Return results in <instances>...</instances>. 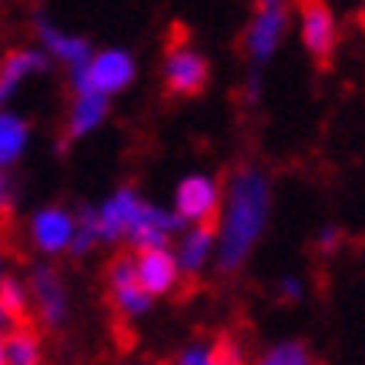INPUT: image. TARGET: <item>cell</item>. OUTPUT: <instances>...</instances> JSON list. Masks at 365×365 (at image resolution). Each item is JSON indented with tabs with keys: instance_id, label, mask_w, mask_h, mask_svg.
<instances>
[{
	"instance_id": "obj_1",
	"label": "cell",
	"mask_w": 365,
	"mask_h": 365,
	"mask_svg": "<svg viewBox=\"0 0 365 365\" xmlns=\"http://www.w3.org/2000/svg\"><path fill=\"white\" fill-rule=\"evenodd\" d=\"M272 178L258 165L235 168L222 185V208L215 218V268L222 275H235L248 265L252 252L265 238L272 222Z\"/></svg>"
},
{
	"instance_id": "obj_2",
	"label": "cell",
	"mask_w": 365,
	"mask_h": 365,
	"mask_svg": "<svg viewBox=\"0 0 365 365\" xmlns=\"http://www.w3.org/2000/svg\"><path fill=\"white\" fill-rule=\"evenodd\" d=\"M138 81V61L128 47H98L81 67L71 71V91L74 94H98V98H118Z\"/></svg>"
},
{
	"instance_id": "obj_3",
	"label": "cell",
	"mask_w": 365,
	"mask_h": 365,
	"mask_svg": "<svg viewBox=\"0 0 365 365\" xmlns=\"http://www.w3.org/2000/svg\"><path fill=\"white\" fill-rule=\"evenodd\" d=\"M288 27H292V7L288 4H282V0L258 4L242 34V47L248 61L252 64H268L278 54V47L285 44Z\"/></svg>"
},
{
	"instance_id": "obj_4",
	"label": "cell",
	"mask_w": 365,
	"mask_h": 365,
	"mask_svg": "<svg viewBox=\"0 0 365 365\" xmlns=\"http://www.w3.org/2000/svg\"><path fill=\"white\" fill-rule=\"evenodd\" d=\"M222 208V181L208 171H188L175 185L171 195V215L185 225H215Z\"/></svg>"
},
{
	"instance_id": "obj_5",
	"label": "cell",
	"mask_w": 365,
	"mask_h": 365,
	"mask_svg": "<svg viewBox=\"0 0 365 365\" xmlns=\"http://www.w3.org/2000/svg\"><path fill=\"white\" fill-rule=\"evenodd\" d=\"M74 228H78V218L67 205H41V208L31 211L27 218V242L41 258H61V255H71V242H74Z\"/></svg>"
},
{
	"instance_id": "obj_6",
	"label": "cell",
	"mask_w": 365,
	"mask_h": 365,
	"mask_svg": "<svg viewBox=\"0 0 365 365\" xmlns=\"http://www.w3.org/2000/svg\"><path fill=\"white\" fill-rule=\"evenodd\" d=\"M27 292H31V312H37L44 329H61L71 319V288L54 265L34 268L27 278Z\"/></svg>"
},
{
	"instance_id": "obj_7",
	"label": "cell",
	"mask_w": 365,
	"mask_h": 365,
	"mask_svg": "<svg viewBox=\"0 0 365 365\" xmlns=\"http://www.w3.org/2000/svg\"><path fill=\"white\" fill-rule=\"evenodd\" d=\"M161 78H165V88L175 98H195V94H201V91L208 88L211 64L198 47L175 44V47H168L165 61H161Z\"/></svg>"
},
{
	"instance_id": "obj_8",
	"label": "cell",
	"mask_w": 365,
	"mask_h": 365,
	"mask_svg": "<svg viewBox=\"0 0 365 365\" xmlns=\"http://www.w3.org/2000/svg\"><path fill=\"white\" fill-rule=\"evenodd\" d=\"M104 278H108V295H111V305L121 319H144L155 302L148 299L134 278V258L131 252H121L114 255L108 268H104Z\"/></svg>"
},
{
	"instance_id": "obj_9",
	"label": "cell",
	"mask_w": 365,
	"mask_h": 365,
	"mask_svg": "<svg viewBox=\"0 0 365 365\" xmlns=\"http://www.w3.org/2000/svg\"><path fill=\"white\" fill-rule=\"evenodd\" d=\"M141 205H144V195L134 188V185H121V188H114L101 205H94L101 245H124L128 228L134 225V215L141 211Z\"/></svg>"
},
{
	"instance_id": "obj_10",
	"label": "cell",
	"mask_w": 365,
	"mask_h": 365,
	"mask_svg": "<svg viewBox=\"0 0 365 365\" xmlns=\"http://www.w3.org/2000/svg\"><path fill=\"white\" fill-rule=\"evenodd\" d=\"M181 228H185V225L171 215V208H161V205L144 198L141 211L134 215V225L128 228L124 245H131V255L151 252V248H171V242H175V235L181 232Z\"/></svg>"
},
{
	"instance_id": "obj_11",
	"label": "cell",
	"mask_w": 365,
	"mask_h": 365,
	"mask_svg": "<svg viewBox=\"0 0 365 365\" xmlns=\"http://www.w3.org/2000/svg\"><path fill=\"white\" fill-rule=\"evenodd\" d=\"M134 278L148 299H168L175 295L178 285H181V268L175 262V252L171 248H151V252H134Z\"/></svg>"
},
{
	"instance_id": "obj_12",
	"label": "cell",
	"mask_w": 365,
	"mask_h": 365,
	"mask_svg": "<svg viewBox=\"0 0 365 365\" xmlns=\"http://www.w3.org/2000/svg\"><path fill=\"white\" fill-rule=\"evenodd\" d=\"M34 34H37V47L44 51L47 61H57V64H64L67 71L81 67L91 57V51H94L84 34L67 31V27L47 21V17H37V21H34Z\"/></svg>"
},
{
	"instance_id": "obj_13",
	"label": "cell",
	"mask_w": 365,
	"mask_h": 365,
	"mask_svg": "<svg viewBox=\"0 0 365 365\" xmlns=\"http://www.w3.org/2000/svg\"><path fill=\"white\" fill-rule=\"evenodd\" d=\"M51 61L44 57V51L37 44H21L11 47L7 54L0 57V111L11 108V98L27 84L31 78H41Z\"/></svg>"
},
{
	"instance_id": "obj_14",
	"label": "cell",
	"mask_w": 365,
	"mask_h": 365,
	"mask_svg": "<svg viewBox=\"0 0 365 365\" xmlns=\"http://www.w3.org/2000/svg\"><path fill=\"white\" fill-rule=\"evenodd\" d=\"M299 41L315 61H329L339 44V21L329 4H302L299 7Z\"/></svg>"
},
{
	"instance_id": "obj_15",
	"label": "cell",
	"mask_w": 365,
	"mask_h": 365,
	"mask_svg": "<svg viewBox=\"0 0 365 365\" xmlns=\"http://www.w3.org/2000/svg\"><path fill=\"white\" fill-rule=\"evenodd\" d=\"M181 275H201L215 265V228L211 225H188L171 242Z\"/></svg>"
},
{
	"instance_id": "obj_16",
	"label": "cell",
	"mask_w": 365,
	"mask_h": 365,
	"mask_svg": "<svg viewBox=\"0 0 365 365\" xmlns=\"http://www.w3.org/2000/svg\"><path fill=\"white\" fill-rule=\"evenodd\" d=\"M111 118V101L98 98V94H74L67 104V118H64V131L71 141H84L94 131H101Z\"/></svg>"
},
{
	"instance_id": "obj_17",
	"label": "cell",
	"mask_w": 365,
	"mask_h": 365,
	"mask_svg": "<svg viewBox=\"0 0 365 365\" xmlns=\"http://www.w3.org/2000/svg\"><path fill=\"white\" fill-rule=\"evenodd\" d=\"M34 141V128L21 111L4 108L0 111V171H14L21 165Z\"/></svg>"
},
{
	"instance_id": "obj_18",
	"label": "cell",
	"mask_w": 365,
	"mask_h": 365,
	"mask_svg": "<svg viewBox=\"0 0 365 365\" xmlns=\"http://www.w3.org/2000/svg\"><path fill=\"white\" fill-rule=\"evenodd\" d=\"M4 359L7 365H44V339L34 325H11L4 332Z\"/></svg>"
},
{
	"instance_id": "obj_19",
	"label": "cell",
	"mask_w": 365,
	"mask_h": 365,
	"mask_svg": "<svg viewBox=\"0 0 365 365\" xmlns=\"http://www.w3.org/2000/svg\"><path fill=\"white\" fill-rule=\"evenodd\" d=\"M0 309L7 312V319H11L14 325L27 319V312H31L27 278H17V275H4V278H0Z\"/></svg>"
},
{
	"instance_id": "obj_20",
	"label": "cell",
	"mask_w": 365,
	"mask_h": 365,
	"mask_svg": "<svg viewBox=\"0 0 365 365\" xmlns=\"http://www.w3.org/2000/svg\"><path fill=\"white\" fill-rule=\"evenodd\" d=\"M258 365H319V362H315V355H312V349L305 342L282 339V342L268 345L265 352H262Z\"/></svg>"
},
{
	"instance_id": "obj_21",
	"label": "cell",
	"mask_w": 365,
	"mask_h": 365,
	"mask_svg": "<svg viewBox=\"0 0 365 365\" xmlns=\"http://www.w3.org/2000/svg\"><path fill=\"white\" fill-rule=\"evenodd\" d=\"M78 218V228H74V242H71V255L74 258H84L101 245V232H98V215H94V205H81L74 211Z\"/></svg>"
},
{
	"instance_id": "obj_22",
	"label": "cell",
	"mask_w": 365,
	"mask_h": 365,
	"mask_svg": "<svg viewBox=\"0 0 365 365\" xmlns=\"http://www.w3.org/2000/svg\"><path fill=\"white\" fill-rule=\"evenodd\" d=\"M175 365H222V362H218V349L211 342H191L178 352Z\"/></svg>"
},
{
	"instance_id": "obj_23",
	"label": "cell",
	"mask_w": 365,
	"mask_h": 365,
	"mask_svg": "<svg viewBox=\"0 0 365 365\" xmlns=\"http://www.w3.org/2000/svg\"><path fill=\"white\" fill-rule=\"evenodd\" d=\"M275 295H278L282 302H288V305H292V302H299L302 295H305V285H302L299 275H282V278H278Z\"/></svg>"
},
{
	"instance_id": "obj_24",
	"label": "cell",
	"mask_w": 365,
	"mask_h": 365,
	"mask_svg": "<svg viewBox=\"0 0 365 365\" xmlns=\"http://www.w3.org/2000/svg\"><path fill=\"white\" fill-rule=\"evenodd\" d=\"M319 252H325V255H332V252H339V245L345 242V235H342V228L339 225H322V232H319Z\"/></svg>"
},
{
	"instance_id": "obj_25",
	"label": "cell",
	"mask_w": 365,
	"mask_h": 365,
	"mask_svg": "<svg viewBox=\"0 0 365 365\" xmlns=\"http://www.w3.org/2000/svg\"><path fill=\"white\" fill-rule=\"evenodd\" d=\"M14 201H17V188H14L11 171H0V215H4V211H11Z\"/></svg>"
},
{
	"instance_id": "obj_26",
	"label": "cell",
	"mask_w": 365,
	"mask_h": 365,
	"mask_svg": "<svg viewBox=\"0 0 365 365\" xmlns=\"http://www.w3.org/2000/svg\"><path fill=\"white\" fill-rule=\"evenodd\" d=\"M215 349H218V362L222 365H245V352L235 342H218Z\"/></svg>"
},
{
	"instance_id": "obj_27",
	"label": "cell",
	"mask_w": 365,
	"mask_h": 365,
	"mask_svg": "<svg viewBox=\"0 0 365 365\" xmlns=\"http://www.w3.org/2000/svg\"><path fill=\"white\" fill-rule=\"evenodd\" d=\"M258 91H262V78H258V71H252V74H248V81H245V98L258 101Z\"/></svg>"
},
{
	"instance_id": "obj_28",
	"label": "cell",
	"mask_w": 365,
	"mask_h": 365,
	"mask_svg": "<svg viewBox=\"0 0 365 365\" xmlns=\"http://www.w3.org/2000/svg\"><path fill=\"white\" fill-rule=\"evenodd\" d=\"M11 325H14V322L7 319V312L0 309V332H7V329H11Z\"/></svg>"
},
{
	"instance_id": "obj_29",
	"label": "cell",
	"mask_w": 365,
	"mask_h": 365,
	"mask_svg": "<svg viewBox=\"0 0 365 365\" xmlns=\"http://www.w3.org/2000/svg\"><path fill=\"white\" fill-rule=\"evenodd\" d=\"M7 275V258H4V252H0V278Z\"/></svg>"
},
{
	"instance_id": "obj_30",
	"label": "cell",
	"mask_w": 365,
	"mask_h": 365,
	"mask_svg": "<svg viewBox=\"0 0 365 365\" xmlns=\"http://www.w3.org/2000/svg\"><path fill=\"white\" fill-rule=\"evenodd\" d=\"M0 365H7V359H4V332H0Z\"/></svg>"
},
{
	"instance_id": "obj_31",
	"label": "cell",
	"mask_w": 365,
	"mask_h": 365,
	"mask_svg": "<svg viewBox=\"0 0 365 365\" xmlns=\"http://www.w3.org/2000/svg\"><path fill=\"white\" fill-rule=\"evenodd\" d=\"M359 21H362V24H365V4H362V11H359Z\"/></svg>"
}]
</instances>
